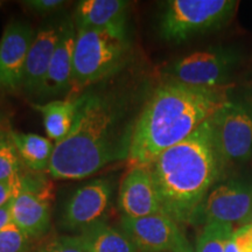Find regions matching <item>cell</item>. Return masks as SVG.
<instances>
[{
    "instance_id": "obj_3",
    "label": "cell",
    "mask_w": 252,
    "mask_h": 252,
    "mask_svg": "<svg viewBox=\"0 0 252 252\" xmlns=\"http://www.w3.org/2000/svg\"><path fill=\"white\" fill-rule=\"evenodd\" d=\"M225 165L209 118L149 165L162 212L180 226L200 223L202 204Z\"/></svg>"
},
{
    "instance_id": "obj_6",
    "label": "cell",
    "mask_w": 252,
    "mask_h": 252,
    "mask_svg": "<svg viewBox=\"0 0 252 252\" xmlns=\"http://www.w3.org/2000/svg\"><path fill=\"white\" fill-rule=\"evenodd\" d=\"M217 150L225 163L244 162L252 153V105L229 100L210 117Z\"/></svg>"
},
{
    "instance_id": "obj_18",
    "label": "cell",
    "mask_w": 252,
    "mask_h": 252,
    "mask_svg": "<svg viewBox=\"0 0 252 252\" xmlns=\"http://www.w3.org/2000/svg\"><path fill=\"white\" fill-rule=\"evenodd\" d=\"M9 135L17 147L21 161L28 169L36 173L48 172L55 143L49 138L35 133L9 131Z\"/></svg>"
},
{
    "instance_id": "obj_11",
    "label": "cell",
    "mask_w": 252,
    "mask_h": 252,
    "mask_svg": "<svg viewBox=\"0 0 252 252\" xmlns=\"http://www.w3.org/2000/svg\"><path fill=\"white\" fill-rule=\"evenodd\" d=\"M111 194L112 185L108 179H97L76 189L65 203L63 228L84 232L98 224L108 210Z\"/></svg>"
},
{
    "instance_id": "obj_30",
    "label": "cell",
    "mask_w": 252,
    "mask_h": 252,
    "mask_svg": "<svg viewBox=\"0 0 252 252\" xmlns=\"http://www.w3.org/2000/svg\"><path fill=\"white\" fill-rule=\"evenodd\" d=\"M0 122H1V117H0ZM0 131H1V128H0Z\"/></svg>"
},
{
    "instance_id": "obj_4",
    "label": "cell",
    "mask_w": 252,
    "mask_h": 252,
    "mask_svg": "<svg viewBox=\"0 0 252 252\" xmlns=\"http://www.w3.org/2000/svg\"><path fill=\"white\" fill-rule=\"evenodd\" d=\"M71 91L75 98L88 88L115 77L130 62L132 42L127 28L76 30Z\"/></svg>"
},
{
    "instance_id": "obj_21",
    "label": "cell",
    "mask_w": 252,
    "mask_h": 252,
    "mask_svg": "<svg viewBox=\"0 0 252 252\" xmlns=\"http://www.w3.org/2000/svg\"><path fill=\"white\" fill-rule=\"evenodd\" d=\"M234 231V226L231 224H206L197 236L195 252H224L226 241Z\"/></svg>"
},
{
    "instance_id": "obj_2",
    "label": "cell",
    "mask_w": 252,
    "mask_h": 252,
    "mask_svg": "<svg viewBox=\"0 0 252 252\" xmlns=\"http://www.w3.org/2000/svg\"><path fill=\"white\" fill-rule=\"evenodd\" d=\"M229 102L226 87L198 88L169 81L153 91L135 122L127 161L149 166L181 143Z\"/></svg>"
},
{
    "instance_id": "obj_5",
    "label": "cell",
    "mask_w": 252,
    "mask_h": 252,
    "mask_svg": "<svg viewBox=\"0 0 252 252\" xmlns=\"http://www.w3.org/2000/svg\"><path fill=\"white\" fill-rule=\"evenodd\" d=\"M234 0H171L159 23L163 40L181 43L197 34L215 30L234 17L238 7Z\"/></svg>"
},
{
    "instance_id": "obj_29",
    "label": "cell",
    "mask_w": 252,
    "mask_h": 252,
    "mask_svg": "<svg viewBox=\"0 0 252 252\" xmlns=\"http://www.w3.org/2000/svg\"><path fill=\"white\" fill-rule=\"evenodd\" d=\"M187 252H195V250H194V249H191V250H189V251H187Z\"/></svg>"
},
{
    "instance_id": "obj_28",
    "label": "cell",
    "mask_w": 252,
    "mask_h": 252,
    "mask_svg": "<svg viewBox=\"0 0 252 252\" xmlns=\"http://www.w3.org/2000/svg\"><path fill=\"white\" fill-rule=\"evenodd\" d=\"M224 252H242L241 249H239V247H238V244L236 243L234 234L230 236V237L228 238V241H226Z\"/></svg>"
},
{
    "instance_id": "obj_31",
    "label": "cell",
    "mask_w": 252,
    "mask_h": 252,
    "mask_svg": "<svg viewBox=\"0 0 252 252\" xmlns=\"http://www.w3.org/2000/svg\"><path fill=\"white\" fill-rule=\"evenodd\" d=\"M250 224H252V220H251V223H250Z\"/></svg>"
},
{
    "instance_id": "obj_12",
    "label": "cell",
    "mask_w": 252,
    "mask_h": 252,
    "mask_svg": "<svg viewBox=\"0 0 252 252\" xmlns=\"http://www.w3.org/2000/svg\"><path fill=\"white\" fill-rule=\"evenodd\" d=\"M118 202L123 216L130 219L163 213L149 166L130 167L121 181Z\"/></svg>"
},
{
    "instance_id": "obj_24",
    "label": "cell",
    "mask_w": 252,
    "mask_h": 252,
    "mask_svg": "<svg viewBox=\"0 0 252 252\" xmlns=\"http://www.w3.org/2000/svg\"><path fill=\"white\" fill-rule=\"evenodd\" d=\"M25 7L36 14H52L63 6L61 0H27L23 2Z\"/></svg>"
},
{
    "instance_id": "obj_14",
    "label": "cell",
    "mask_w": 252,
    "mask_h": 252,
    "mask_svg": "<svg viewBox=\"0 0 252 252\" xmlns=\"http://www.w3.org/2000/svg\"><path fill=\"white\" fill-rule=\"evenodd\" d=\"M62 21L49 24L36 32L26 63H25L21 91L33 99L40 100L50 61L61 34Z\"/></svg>"
},
{
    "instance_id": "obj_27",
    "label": "cell",
    "mask_w": 252,
    "mask_h": 252,
    "mask_svg": "<svg viewBox=\"0 0 252 252\" xmlns=\"http://www.w3.org/2000/svg\"><path fill=\"white\" fill-rule=\"evenodd\" d=\"M11 209H9V204H6L4 207H0V231L7 228L9 224H12Z\"/></svg>"
},
{
    "instance_id": "obj_20",
    "label": "cell",
    "mask_w": 252,
    "mask_h": 252,
    "mask_svg": "<svg viewBox=\"0 0 252 252\" xmlns=\"http://www.w3.org/2000/svg\"><path fill=\"white\" fill-rule=\"evenodd\" d=\"M21 165L23 161L9 135V131L1 130L0 131V182L21 189L24 176Z\"/></svg>"
},
{
    "instance_id": "obj_8",
    "label": "cell",
    "mask_w": 252,
    "mask_h": 252,
    "mask_svg": "<svg viewBox=\"0 0 252 252\" xmlns=\"http://www.w3.org/2000/svg\"><path fill=\"white\" fill-rule=\"evenodd\" d=\"M237 62L235 53L226 49H209L191 53L176 60L169 68L173 80L198 88L225 87Z\"/></svg>"
},
{
    "instance_id": "obj_25",
    "label": "cell",
    "mask_w": 252,
    "mask_h": 252,
    "mask_svg": "<svg viewBox=\"0 0 252 252\" xmlns=\"http://www.w3.org/2000/svg\"><path fill=\"white\" fill-rule=\"evenodd\" d=\"M234 237L241 251L252 250V224L239 226L234 231Z\"/></svg>"
},
{
    "instance_id": "obj_7",
    "label": "cell",
    "mask_w": 252,
    "mask_h": 252,
    "mask_svg": "<svg viewBox=\"0 0 252 252\" xmlns=\"http://www.w3.org/2000/svg\"><path fill=\"white\" fill-rule=\"evenodd\" d=\"M121 225L139 252H187L193 249L181 226L165 213L140 219L123 216Z\"/></svg>"
},
{
    "instance_id": "obj_10",
    "label": "cell",
    "mask_w": 252,
    "mask_h": 252,
    "mask_svg": "<svg viewBox=\"0 0 252 252\" xmlns=\"http://www.w3.org/2000/svg\"><path fill=\"white\" fill-rule=\"evenodd\" d=\"M35 32L30 24L12 20L0 41V94L21 91L24 69Z\"/></svg>"
},
{
    "instance_id": "obj_9",
    "label": "cell",
    "mask_w": 252,
    "mask_h": 252,
    "mask_svg": "<svg viewBox=\"0 0 252 252\" xmlns=\"http://www.w3.org/2000/svg\"><path fill=\"white\" fill-rule=\"evenodd\" d=\"M252 220V185L231 180L213 188L202 204L200 223L250 224Z\"/></svg>"
},
{
    "instance_id": "obj_13",
    "label": "cell",
    "mask_w": 252,
    "mask_h": 252,
    "mask_svg": "<svg viewBox=\"0 0 252 252\" xmlns=\"http://www.w3.org/2000/svg\"><path fill=\"white\" fill-rule=\"evenodd\" d=\"M76 27L70 18L62 20L61 34L50 61L48 72L43 84L40 102L43 104L61 96H69L71 91L74 52L76 42Z\"/></svg>"
},
{
    "instance_id": "obj_17",
    "label": "cell",
    "mask_w": 252,
    "mask_h": 252,
    "mask_svg": "<svg viewBox=\"0 0 252 252\" xmlns=\"http://www.w3.org/2000/svg\"><path fill=\"white\" fill-rule=\"evenodd\" d=\"M41 112L47 135L54 143L62 140L70 132L78 109V98L53 99L43 104H33Z\"/></svg>"
},
{
    "instance_id": "obj_15",
    "label": "cell",
    "mask_w": 252,
    "mask_h": 252,
    "mask_svg": "<svg viewBox=\"0 0 252 252\" xmlns=\"http://www.w3.org/2000/svg\"><path fill=\"white\" fill-rule=\"evenodd\" d=\"M12 220L31 239H37L48 232L50 207L47 194L21 187L9 202Z\"/></svg>"
},
{
    "instance_id": "obj_19",
    "label": "cell",
    "mask_w": 252,
    "mask_h": 252,
    "mask_svg": "<svg viewBox=\"0 0 252 252\" xmlns=\"http://www.w3.org/2000/svg\"><path fill=\"white\" fill-rule=\"evenodd\" d=\"M81 236L89 252H139L123 230L115 229L103 222L91 226Z\"/></svg>"
},
{
    "instance_id": "obj_23",
    "label": "cell",
    "mask_w": 252,
    "mask_h": 252,
    "mask_svg": "<svg viewBox=\"0 0 252 252\" xmlns=\"http://www.w3.org/2000/svg\"><path fill=\"white\" fill-rule=\"evenodd\" d=\"M37 252H89L82 236L56 237Z\"/></svg>"
},
{
    "instance_id": "obj_26",
    "label": "cell",
    "mask_w": 252,
    "mask_h": 252,
    "mask_svg": "<svg viewBox=\"0 0 252 252\" xmlns=\"http://www.w3.org/2000/svg\"><path fill=\"white\" fill-rule=\"evenodd\" d=\"M19 191H20V189L14 187V186H9L0 182V207L9 204V202L13 200Z\"/></svg>"
},
{
    "instance_id": "obj_16",
    "label": "cell",
    "mask_w": 252,
    "mask_h": 252,
    "mask_svg": "<svg viewBox=\"0 0 252 252\" xmlns=\"http://www.w3.org/2000/svg\"><path fill=\"white\" fill-rule=\"evenodd\" d=\"M128 2L124 0H83L75 9L76 30L127 28Z\"/></svg>"
},
{
    "instance_id": "obj_1",
    "label": "cell",
    "mask_w": 252,
    "mask_h": 252,
    "mask_svg": "<svg viewBox=\"0 0 252 252\" xmlns=\"http://www.w3.org/2000/svg\"><path fill=\"white\" fill-rule=\"evenodd\" d=\"M78 98L70 132L55 143L48 174L55 180H80L130 156L135 122L141 111L130 87L100 82Z\"/></svg>"
},
{
    "instance_id": "obj_22",
    "label": "cell",
    "mask_w": 252,
    "mask_h": 252,
    "mask_svg": "<svg viewBox=\"0 0 252 252\" xmlns=\"http://www.w3.org/2000/svg\"><path fill=\"white\" fill-rule=\"evenodd\" d=\"M31 238L14 223L0 231V252H28Z\"/></svg>"
}]
</instances>
